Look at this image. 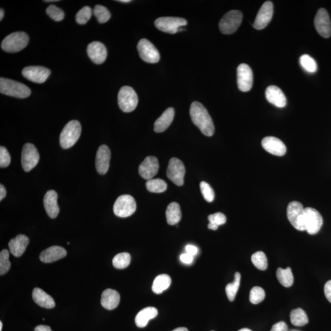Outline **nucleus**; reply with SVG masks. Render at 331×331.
Listing matches in <instances>:
<instances>
[{"instance_id":"23","label":"nucleus","mask_w":331,"mask_h":331,"mask_svg":"<svg viewBox=\"0 0 331 331\" xmlns=\"http://www.w3.org/2000/svg\"><path fill=\"white\" fill-rule=\"evenodd\" d=\"M67 252L59 246H52L41 253L40 258L44 263H51L65 257Z\"/></svg>"},{"instance_id":"49","label":"nucleus","mask_w":331,"mask_h":331,"mask_svg":"<svg viewBox=\"0 0 331 331\" xmlns=\"http://www.w3.org/2000/svg\"><path fill=\"white\" fill-rule=\"evenodd\" d=\"M325 296L331 303V280L326 283L324 288Z\"/></svg>"},{"instance_id":"9","label":"nucleus","mask_w":331,"mask_h":331,"mask_svg":"<svg viewBox=\"0 0 331 331\" xmlns=\"http://www.w3.org/2000/svg\"><path fill=\"white\" fill-rule=\"evenodd\" d=\"M155 25L160 31L175 34L181 26L187 25V21L180 17H162L155 21Z\"/></svg>"},{"instance_id":"34","label":"nucleus","mask_w":331,"mask_h":331,"mask_svg":"<svg viewBox=\"0 0 331 331\" xmlns=\"http://www.w3.org/2000/svg\"><path fill=\"white\" fill-rule=\"evenodd\" d=\"M241 276L239 273H235L233 282L226 286L225 291L229 301H233L239 288Z\"/></svg>"},{"instance_id":"3","label":"nucleus","mask_w":331,"mask_h":331,"mask_svg":"<svg viewBox=\"0 0 331 331\" xmlns=\"http://www.w3.org/2000/svg\"><path fill=\"white\" fill-rule=\"evenodd\" d=\"M0 92L8 96L18 98H27L31 94V90L27 86L4 77H1L0 79Z\"/></svg>"},{"instance_id":"36","label":"nucleus","mask_w":331,"mask_h":331,"mask_svg":"<svg viewBox=\"0 0 331 331\" xmlns=\"http://www.w3.org/2000/svg\"><path fill=\"white\" fill-rule=\"evenodd\" d=\"M131 256L128 253H121L115 256L112 259V264L116 269H123L129 266Z\"/></svg>"},{"instance_id":"35","label":"nucleus","mask_w":331,"mask_h":331,"mask_svg":"<svg viewBox=\"0 0 331 331\" xmlns=\"http://www.w3.org/2000/svg\"><path fill=\"white\" fill-rule=\"evenodd\" d=\"M146 188L149 192L152 193H160L165 192L167 189V184L161 178L148 180L145 184Z\"/></svg>"},{"instance_id":"22","label":"nucleus","mask_w":331,"mask_h":331,"mask_svg":"<svg viewBox=\"0 0 331 331\" xmlns=\"http://www.w3.org/2000/svg\"><path fill=\"white\" fill-rule=\"evenodd\" d=\"M57 199V193L53 190H49L44 197V208H45L47 215L53 219L58 216L59 212Z\"/></svg>"},{"instance_id":"42","label":"nucleus","mask_w":331,"mask_h":331,"mask_svg":"<svg viewBox=\"0 0 331 331\" xmlns=\"http://www.w3.org/2000/svg\"><path fill=\"white\" fill-rule=\"evenodd\" d=\"M92 14L91 8L89 7H83L76 14V22L80 25H84L91 19Z\"/></svg>"},{"instance_id":"5","label":"nucleus","mask_w":331,"mask_h":331,"mask_svg":"<svg viewBox=\"0 0 331 331\" xmlns=\"http://www.w3.org/2000/svg\"><path fill=\"white\" fill-rule=\"evenodd\" d=\"M118 104L122 111L132 112L138 106V95L133 88L129 86H124L118 92Z\"/></svg>"},{"instance_id":"56","label":"nucleus","mask_w":331,"mask_h":331,"mask_svg":"<svg viewBox=\"0 0 331 331\" xmlns=\"http://www.w3.org/2000/svg\"><path fill=\"white\" fill-rule=\"evenodd\" d=\"M238 331H252V330H250V329H248V328H243V329L238 330Z\"/></svg>"},{"instance_id":"13","label":"nucleus","mask_w":331,"mask_h":331,"mask_svg":"<svg viewBox=\"0 0 331 331\" xmlns=\"http://www.w3.org/2000/svg\"><path fill=\"white\" fill-rule=\"evenodd\" d=\"M137 48L142 61L149 64H156L159 62L160 55L159 50L151 41L142 39L139 41Z\"/></svg>"},{"instance_id":"57","label":"nucleus","mask_w":331,"mask_h":331,"mask_svg":"<svg viewBox=\"0 0 331 331\" xmlns=\"http://www.w3.org/2000/svg\"><path fill=\"white\" fill-rule=\"evenodd\" d=\"M45 2H58V0H47V1H44Z\"/></svg>"},{"instance_id":"24","label":"nucleus","mask_w":331,"mask_h":331,"mask_svg":"<svg viewBox=\"0 0 331 331\" xmlns=\"http://www.w3.org/2000/svg\"><path fill=\"white\" fill-rule=\"evenodd\" d=\"M266 99L273 105L280 108L284 107L286 104V98L281 89L275 85L268 86L266 92Z\"/></svg>"},{"instance_id":"14","label":"nucleus","mask_w":331,"mask_h":331,"mask_svg":"<svg viewBox=\"0 0 331 331\" xmlns=\"http://www.w3.org/2000/svg\"><path fill=\"white\" fill-rule=\"evenodd\" d=\"M238 88L242 92L251 90L253 83V74L248 65L243 64L238 66L237 70Z\"/></svg>"},{"instance_id":"12","label":"nucleus","mask_w":331,"mask_h":331,"mask_svg":"<svg viewBox=\"0 0 331 331\" xmlns=\"http://www.w3.org/2000/svg\"><path fill=\"white\" fill-rule=\"evenodd\" d=\"M323 223V217L318 211L312 207L305 208L304 224L306 231L309 234L314 235L318 233Z\"/></svg>"},{"instance_id":"45","label":"nucleus","mask_w":331,"mask_h":331,"mask_svg":"<svg viewBox=\"0 0 331 331\" xmlns=\"http://www.w3.org/2000/svg\"><path fill=\"white\" fill-rule=\"evenodd\" d=\"M210 224L216 225L219 227L220 225H224L226 222V217L224 214L221 213L210 215L208 217Z\"/></svg>"},{"instance_id":"2","label":"nucleus","mask_w":331,"mask_h":331,"mask_svg":"<svg viewBox=\"0 0 331 331\" xmlns=\"http://www.w3.org/2000/svg\"><path fill=\"white\" fill-rule=\"evenodd\" d=\"M81 125L77 121H71L65 125L59 136V143L64 149L72 147L81 135Z\"/></svg>"},{"instance_id":"48","label":"nucleus","mask_w":331,"mask_h":331,"mask_svg":"<svg viewBox=\"0 0 331 331\" xmlns=\"http://www.w3.org/2000/svg\"><path fill=\"white\" fill-rule=\"evenodd\" d=\"M194 256L189 254V253H184L180 256V259L184 264H190L193 261Z\"/></svg>"},{"instance_id":"26","label":"nucleus","mask_w":331,"mask_h":331,"mask_svg":"<svg viewBox=\"0 0 331 331\" xmlns=\"http://www.w3.org/2000/svg\"><path fill=\"white\" fill-rule=\"evenodd\" d=\"M120 294L117 291L112 289H106L101 296V305L107 310H113L118 306L120 303Z\"/></svg>"},{"instance_id":"46","label":"nucleus","mask_w":331,"mask_h":331,"mask_svg":"<svg viewBox=\"0 0 331 331\" xmlns=\"http://www.w3.org/2000/svg\"><path fill=\"white\" fill-rule=\"evenodd\" d=\"M11 158L10 153L4 146L0 147V167L7 168L10 165Z\"/></svg>"},{"instance_id":"28","label":"nucleus","mask_w":331,"mask_h":331,"mask_svg":"<svg viewBox=\"0 0 331 331\" xmlns=\"http://www.w3.org/2000/svg\"><path fill=\"white\" fill-rule=\"evenodd\" d=\"M32 296L35 302L43 308L52 309L55 306L53 298L40 288H35L33 291Z\"/></svg>"},{"instance_id":"39","label":"nucleus","mask_w":331,"mask_h":331,"mask_svg":"<svg viewBox=\"0 0 331 331\" xmlns=\"http://www.w3.org/2000/svg\"><path fill=\"white\" fill-rule=\"evenodd\" d=\"M10 253L8 250H3L0 253V275L4 276L10 270L11 264L9 260Z\"/></svg>"},{"instance_id":"18","label":"nucleus","mask_w":331,"mask_h":331,"mask_svg":"<svg viewBox=\"0 0 331 331\" xmlns=\"http://www.w3.org/2000/svg\"><path fill=\"white\" fill-rule=\"evenodd\" d=\"M159 169V161L156 157H146L139 167L140 175L145 180H151L157 174Z\"/></svg>"},{"instance_id":"47","label":"nucleus","mask_w":331,"mask_h":331,"mask_svg":"<svg viewBox=\"0 0 331 331\" xmlns=\"http://www.w3.org/2000/svg\"><path fill=\"white\" fill-rule=\"evenodd\" d=\"M270 331H288V326L285 322L280 321L273 325Z\"/></svg>"},{"instance_id":"38","label":"nucleus","mask_w":331,"mask_h":331,"mask_svg":"<svg viewBox=\"0 0 331 331\" xmlns=\"http://www.w3.org/2000/svg\"><path fill=\"white\" fill-rule=\"evenodd\" d=\"M299 62L302 67L307 72L314 73L317 71L318 66L315 59L309 55H303L300 56Z\"/></svg>"},{"instance_id":"33","label":"nucleus","mask_w":331,"mask_h":331,"mask_svg":"<svg viewBox=\"0 0 331 331\" xmlns=\"http://www.w3.org/2000/svg\"><path fill=\"white\" fill-rule=\"evenodd\" d=\"M291 323L296 326H304L309 323V318L306 313L302 309L293 310L290 313Z\"/></svg>"},{"instance_id":"59","label":"nucleus","mask_w":331,"mask_h":331,"mask_svg":"<svg viewBox=\"0 0 331 331\" xmlns=\"http://www.w3.org/2000/svg\"><path fill=\"white\" fill-rule=\"evenodd\" d=\"M213 331H214V330H213Z\"/></svg>"},{"instance_id":"10","label":"nucleus","mask_w":331,"mask_h":331,"mask_svg":"<svg viewBox=\"0 0 331 331\" xmlns=\"http://www.w3.org/2000/svg\"><path fill=\"white\" fill-rule=\"evenodd\" d=\"M40 154L37 147L31 143H26L23 146L21 157V163L25 172L31 171L35 168L40 161Z\"/></svg>"},{"instance_id":"31","label":"nucleus","mask_w":331,"mask_h":331,"mask_svg":"<svg viewBox=\"0 0 331 331\" xmlns=\"http://www.w3.org/2000/svg\"><path fill=\"white\" fill-rule=\"evenodd\" d=\"M171 284V279L167 274H162L157 276L154 280L152 285V291L156 294L162 293L168 289Z\"/></svg>"},{"instance_id":"58","label":"nucleus","mask_w":331,"mask_h":331,"mask_svg":"<svg viewBox=\"0 0 331 331\" xmlns=\"http://www.w3.org/2000/svg\"><path fill=\"white\" fill-rule=\"evenodd\" d=\"M3 329V323L2 321H0V331H2Z\"/></svg>"},{"instance_id":"16","label":"nucleus","mask_w":331,"mask_h":331,"mask_svg":"<svg viewBox=\"0 0 331 331\" xmlns=\"http://www.w3.org/2000/svg\"><path fill=\"white\" fill-rule=\"evenodd\" d=\"M316 29L322 37L328 38L331 35V22L329 14L324 8L317 12L315 18Z\"/></svg>"},{"instance_id":"7","label":"nucleus","mask_w":331,"mask_h":331,"mask_svg":"<svg viewBox=\"0 0 331 331\" xmlns=\"http://www.w3.org/2000/svg\"><path fill=\"white\" fill-rule=\"evenodd\" d=\"M243 17V14L239 11H229L223 17L219 23L221 32L225 35L234 34L239 27Z\"/></svg>"},{"instance_id":"52","label":"nucleus","mask_w":331,"mask_h":331,"mask_svg":"<svg viewBox=\"0 0 331 331\" xmlns=\"http://www.w3.org/2000/svg\"><path fill=\"white\" fill-rule=\"evenodd\" d=\"M7 196V190H6L4 186L2 184L0 185V201H2Z\"/></svg>"},{"instance_id":"54","label":"nucleus","mask_w":331,"mask_h":331,"mask_svg":"<svg viewBox=\"0 0 331 331\" xmlns=\"http://www.w3.org/2000/svg\"><path fill=\"white\" fill-rule=\"evenodd\" d=\"M4 17V11L3 10V9H1L0 10V20H2L3 19V18Z\"/></svg>"},{"instance_id":"37","label":"nucleus","mask_w":331,"mask_h":331,"mask_svg":"<svg viewBox=\"0 0 331 331\" xmlns=\"http://www.w3.org/2000/svg\"><path fill=\"white\" fill-rule=\"evenodd\" d=\"M252 261L253 265L261 270L267 269L268 266L267 258L264 252L259 251L252 256Z\"/></svg>"},{"instance_id":"20","label":"nucleus","mask_w":331,"mask_h":331,"mask_svg":"<svg viewBox=\"0 0 331 331\" xmlns=\"http://www.w3.org/2000/svg\"><path fill=\"white\" fill-rule=\"evenodd\" d=\"M261 144L265 151L274 156L282 157L286 154V147L284 143L276 137H266L262 140Z\"/></svg>"},{"instance_id":"6","label":"nucleus","mask_w":331,"mask_h":331,"mask_svg":"<svg viewBox=\"0 0 331 331\" xmlns=\"http://www.w3.org/2000/svg\"><path fill=\"white\" fill-rule=\"evenodd\" d=\"M287 217L289 222L297 230L306 231L304 219H305V208L300 202H291L287 207Z\"/></svg>"},{"instance_id":"1","label":"nucleus","mask_w":331,"mask_h":331,"mask_svg":"<svg viewBox=\"0 0 331 331\" xmlns=\"http://www.w3.org/2000/svg\"><path fill=\"white\" fill-rule=\"evenodd\" d=\"M190 114L193 124L198 127L203 135L212 136L215 132L213 119L205 107L200 103H192L190 109Z\"/></svg>"},{"instance_id":"25","label":"nucleus","mask_w":331,"mask_h":331,"mask_svg":"<svg viewBox=\"0 0 331 331\" xmlns=\"http://www.w3.org/2000/svg\"><path fill=\"white\" fill-rule=\"evenodd\" d=\"M29 238L25 235L19 234L9 243V248L12 254L16 257H20L25 252L29 244Z\"/></svg>"},{"instance_id":"43","label":"nucleus","mask_w":331,"mask_h":331,"mask_svg":"<svg viewBox=\"0 0 331 331\" xmlns=\"http://www.w3.org/2000/svg\"><path fill=\"white\" fill-rule=\"evenodd\" d=\"M46 13L53 20L59 22L64 19L65 13L61 8L55 5H50L47 8Z\"/></svg>"},{"instance_id":"27","label":"nucleus","mask_w":331,"mask_h":331,"mask_svg":"<svg viewBox=\"0 0 331 331\" xmlns=\"http://www.w3.org/2000/svg\"><path fill=\"white\" fill-rule=\"evenodd\" d=\"M175 111L174 108L169 107L155 122L154 131L156 133H162L168 129L174 119Z\"/></svg>"},{"instance_id":"21","label":"nucleus","mask_w":331,"mask_h":331,"mask_svg":"<svg viewBox=\"0 0 331 331\" xmlns=\"http://www.w3.org/2000/svg\"><path fill=\"white\" fill-rule=\"evenodd\" d=\"M87 54L92 61L97 65L103 64L107 58V49L101 42L94 41L88 44Z\"/></svg>"},{"instance_id":"30","label":"nucleus","mask_w":331,"mask_h":331,"mask_svg":"<svg viewBox=\"0 0 331 331\" xmlns=\"http://www.w3.org/2000/svg\"><path fill=\"white\" fill-rule=\"evenodd\" d=\"M167 222L170 225H177L182 218V213L179 204L177 202H171L168 205L166 211Z\"/></svg>"},{"instance_id":"17","label":"nucleus","mask_w":331,"mask_h":331,"mask_svg":"<svg viewBox=\"0 0 331 331\" xmlns=\"http://www.w3.org/2000/svg\"><path fill=\"white\" fill-rule=\"evenodd\" d=\"M274 14V6L271 2H265L258 11L253 27L256 29H262L266 27L272 19Z\"/></svg>"},{"instance_id":"19","label":"nucleus","mask_w":331,"mask_h":331,"mask_svg":"<svg viewBox=\"0 0 331 331\" xmlns=\"http://www.w3.org/2000/svg\"><path fill=\"white\" fill-rule=\"evenodd\" d=\"M111 153L106 145H101L97 151L95 166L97 171L101 175L106 174L108 171Z\"/></svg>"},{"instance_id":"51","label":"nucleus","mask_w":331,"mask_h":331,"mask_svg":"<svg viewBox=\"0 0 331 331\" xmlns=\"http://www.w3.org/2000/svg\"><path fill=\"white\" fill-rule=\"evenodd\" d=\"M35 331H52L51 328L45 325H39L36 327Z\"/></svg>"},{"instance_id":"15","label":"nucleus","mask_w":331,"mask_h":331,"mask_svg":"<svg viewBox=\"0 0 331 331\" xmlns=\"http://www.w3.org/2000/svg\"><path fill=\"white\" fill-rule=\"evenodd\" d=\"M22 75L33 82L42 83L46 81L51 71L48 68L40 66H31L24 68Z\"/></svg>"},{"instance_id":"4","label":"nucleus","mask_w":331,"mask_h":331,"mask_svg":"<svg viewBox=\"0 0 331 331\" xmlns=\"http://www.w3.org/2000/svg\"><path fill=\"white\" fill-rule=\"evenodd\" d=\"M29 42L28 36L24 32H14L6 37L2 43L5 52L16 53L25 49Z\"/></svg>"},{"instance_id":"32","label":"nucleus","mask_w":331,"mask_h":331,"mask_svg":"<svg viewBox=\"0 0 331 331\" xmlns=\"http://www.w3.org/2000/svg\"><path fill=\"white\" fill-rule=\"evenodd\" d=\"M276 275L280 284L285 287L289 288L293 285L294 277L290 267H287L285 269L280 267L278 268Z\"/></svg>"},{"instance_id":"55","label":"nucleus","mask_w":331,"mask_h":331,"mask_svg":"<svg viewBox=\"0 0 331 331\" xmlns=\"http://www.w3.org/2000/svg\"><path fill=\"white\" fill-rule=\"evenodd\" d=\"M121 3H124V4H127V3L131 2V0H120V1H117Z\"/></svg>"},{"instance_id":"29","label":"nucleus","mask_w":331,"mask_h":331,"mask_svg":"<svg viewBox=\"0 0 331 331\" xmlns=\"http://www.w3.org/2000/svg\"><path fill=\"white\" fill-rule=\"evenodd\" d=\"M158 311L153 307H148L143 309L136 316L135 323L140 328L147 326L148 321L157 317Z\"/></svg>"},{"instance_id":"41","label":"nucleus","mask_w":331,"mask_h":331,"mask_svg":"<svg viewBox=\"0 0 331 331\" xmlns=\"http://www.w3.org/2000/svg\"><path fill=\"white\" fill-rule=\"evenodd\" d=\"M266 294L265 291L259 286H255L250 291L249 299L250 303L253 304H258L264 299Z\"/></svg>"},{"instance_id":"11","label":"nucleus","mask_w":331,"mask_h":331,"mask_svg":"<svg viewBox=\"0 0 331 331\" xmlns=\"http://www.w3.org/2000/svg\"><path fill=\"white\" fill-rule=\"evenodd\" d=\"M166 173L169 179L176 186H183L185 174H186V168L180 160L177 158H172L170 160Z\"/></svg>"},{"instance_id":"50","label":"nucleus","mask_w":331,"mask_h":331,"mask_svg":"<svg viewBox=\"0 0 331 331\" xmlns=\"http://www.w3.org/2000/svg\"><path fill=\"white\" fill-rule=\"evenodd\" d=\"M186 250L187 253L189 254L195 256L197 253L198 252V249L196 247L192 245H188L186 247Z\"/></svg>"},{"instance_id":"53","label":"nucleus","mask_w":331,"mask_h":331,"mask_svg":"<svg viewBox=\"0 0 331 331\" xmlns=\"http://www.w3.org/2000/svg\"><path fill=\"white\" fill-rule=\"evenodd\" d=\"M172 331H189V330H188L187 328L186 327H182L176 328V329L173 330Z\"/></svg>"},{"instance_id":"44","label":"nucleus","mask_w":331,"mask_h":331,"mask_svg":"<svg viewBox=\"0 0 331 331\" xmlns=\"http://www.w3.org/2000/svg\"><path fill=\"white\" fill-rule=\"evenodd\" d=\"M200 189L205 200L208 202H213L215 198V193L210 185L204 181L201 182Z\"/></svg>"},{"instance_id":"8","label":"nucleus","mask_w":331,"mask_h":331,"mask_svg":"<svg viewBox=\"0 0 331 331\" xmlns=\"http://www.w3.org/2000/svg\"><path fill=\"white\" fill-rule=\"evenodd\" d=\"M114 213L116 216L126 218L132 216L136 210V202L133 196L124 195L116 199L114 207Z\"/></svg>"},{"instance_id":"40","label":"nucleus","mask_w":331,"mask_h":331,"mask_svg":"<svg viewBox=\"0 0 331 331\" xmlns=\"http://www.w3.org/2000/svg\"><path fill=\"white\" fill-rule=\"evenodd\" d=\"M93 13L95 16L97 17L98 22L100 23H106L110 19V12L103 6H95Z\"/></svg>"}]
</instances>
